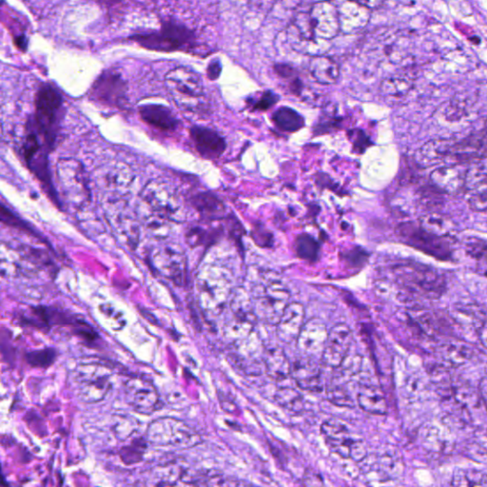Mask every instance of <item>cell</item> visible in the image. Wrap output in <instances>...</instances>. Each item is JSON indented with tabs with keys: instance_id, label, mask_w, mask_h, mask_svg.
<instances>
[{
	"instance_id": "cell-2",
	"label": "cell",
	"mask_w": 487,
	"mask_h": 487,
	"mask_svg": "<svg viewBox=\"0 0 487 487\" xmlns=\"http://www.w3.org/2000/svg\"><path fill=\"white\" fill-rule=\"evenodd\" d=\"M399 284L412 295L436 299L444 295L447 282L442 273L421 263H406L395 267Z\"/></svg>"
},
{
	"instance_id": "cell-21",
	"label": "cell",
	"mask_w": 487,
	"mask_h": 487,
	"mask_svg": "<svg viewBox=\"0 0 487 487\" xmlns=\"http://www.w3.org/2000/svg\"><path fill=\"white\" fill-rule=\"evenodd\" d=\"M263 365L267 375L277 382H283L291 376V362L284 350L277 347L264 350Z\"/></svg>"
},
{
	"instance_id": "cell-5",
	"label": "cell",
	"mask_w": 487,
	"mask_h": 487,
	"mask_svg": "<svg viewBox=\"0 0 487 487\" xmlns=\"http://www.w3.org/2000/svg\"><path fill=\"white\" fill-rule=\"evenodd\" d=\"M131 40L149 50L174 51L190 45L193 33L185 26L167 22L158 32L133 35Z\"/></svg>"
},
{
	"instance_id": "cell-12",
	"label": "cell",
	"mask_w": 487,
	"mask_h": 487,
	"mask_svg": "<svg viewBox=\"0 0 487 487\" xmlns=\"http://www.w3.org/2000/svg\"><path fill=\"white\" fill-rule=\"evenodd\" d=\"M468 169L463 164L437 167L430 174V182L443 193L459 195L465 192Z\"/></svg>"
},
{
	"instance_id": "cell-10",
	"label": "cell",
	"mask_w": 487,
	"mask_h": 487,
	"mask_svg": "<svg viewBox=\"0 0 487 487\" xmlns=\"http://www.w3.org/2000/svg\"><path fill=\"white\" fill-rule=\"evenodd\" d=\"M311 27L318 40H331L341 32L338 8L331 2L314 4L308 12Z\"/></svg>"
},
{
	"instance_id": "cell-44",
	"label": "cell",
	"mask_w": 487,
	"mask_h": 487,
	"mask_svg": "<svg viewBox=\"0 0 487 487\" xmlns=\"http://www.w3.org/2000/svg\"><path fill=\"white\" fill-rule=\"evenodd\" d=\"M469 41H471V42L475 44V45H478V44L481 43L480 38L478 37L470 38H469Z\"/></svg>"
},
{
	"instance_id": "cell-37",
	"label": "cell",
	"mask_w": 487,
	"mask_h": 487,
	"mask_svg": "<svg viewBox=\"0 0 487 487\" xmlns=\"http://www.w3.org/2000/svg\"><path fill=\"white\" fill-rule=\"evenodd\" d=\"M342 258L352 267H360L367 262L368 254L361 249H354L342 255Z\"/></svg>"
},
{
	"instance_id": "cell-35",
	"label": "cell",
	"mask_w": 487,
	"mask_h": 487,
	"mask_svg": "<svg viewBox=\"0 0 487 487\" xmlns=\"http://www.w3.org/2000/svg\"><path fill=\"white\" fill-rule=\"evenodd\" d=\"M56 358V352L53 349L35 350L27 353L25 356L28 364L35 368H47L53 365Z\"/></svg>"
},
{
	"instance_id": "cell-40",
	"label": "cell",
	"mask_w": 487,
	"mask_h": 487,
	"mask_svg": "<svg viewBox=\"0 0 487 487\" xmlns=\"http://www.w3.org/2000/svg\"><path fill=\"white\" fill-rule=\"evenodd\" d=\"M349 1L355 2V3L368 8L370 10H374L383 6L386 0H349Z\"/></svg>"
},
{
	"instance_id": "cell-34",
	"label": "cell",
	"mask_w": 487,
	"mask_h": 487,
	"mask_svg": "<svg viewBox=\"0 0 487 487\" xmlns=\"http://www.w3.org/2000/svg\"><path fill=\"white\" fill-rule=\"evenodd\" d=\"M443 192L438 190L434 185H422L418 192L419 205L427 210L431 211L432 208H438L442 205Z\"/></svg>"
},
{
	"instance_id": "cell-31",
	"label": "cell",
	"mask_w": 487,
	"mask_h": 487,
	"mask_svg": "<svg viewBox=\"0 0 487 487\" xmlns=\"http://www.w3.org/2000/svg\"><path fill=\"white\" fill-rule=\"evenodd\" d=\"M413 83L404 77H389L381 85V91L388 97H403L411 92Z\"/></svg>"
},
{
	"instance_id": "cell-13",
	"label": "cell",
	"mask_w": 487,
	"mask_h": 487,
	"mask_svg": "<svg viewBox=\"0 0 487 487\" xmlns=\"http://www.w3.org/2000/svg\"><path fill=\"white\" fill-rule=\"evenodd\" d=\"M329 331L326 324L319 319L313 318L305 322L296 342L297 347L308 356L321 355L326 345Z\"/></svg>"
},
{
	"instance_id": "cell-28",
	"label": "cell",
	"mask_w": 487,
	"mask_h": 487,
	"mask_svg": "<svg viewBox=\"0 0 487 487\" xmlns=\"http://www.w3.org/2000/svg\"><path fill=\"white\" fill-rule=\"evenodd\" d=\"M274 398L279 406L288 411L301 412L304 408L302 394L290 386H281L275 393Z\"/></svg>"
},
{
	"instance_id": "cell-25",
	"label": "cell",
	"mask_w": 487,
	"mask_h": 487,
	"mask_svg": "<svg viewBox=\"0 0 487 487\" xmlns=\"http://www.w3.org/2000/svg\"><path fill=\"white\" fill-rule=\"evenodd\" d=\"M272 122L279 130L286 133H295L305 125V120L295 110L281 107L272 115Z\"/></svg>"
},
{
	"instance_id": "cell-38",
	"label": "cell",
	"mask_w": 487,
	"mask_h": 487,
	"mask_svg": "<svg viewBox=\"0 0 487 487\" xmlns=\"http://www.w3.org/2000/svg\"><path fill=\"white\" fill-rule=\"evenodd\" d=\"M278 101V97L276 94H273L272 92H265L264 94L262 95L261 99L257 100L256 103L254 104V109L259 110H269L270 107H272Z\"/></svg>"
},
{
	"instance_id": "cell-15",
	"label": "cell",
	"mask_w": 487,
	"mask_h": 487,
	"mask_svg": "<svg viewBox=\"0 0 487 487\" xmlns=\"http://www.w3.org/2000/svg\"><path fill=\"white\" fill-rule=\"evenodd\" d=\"M453 143L451 139H433L418 149L415 156L417 166L427 169L450 160Z\"/></svg>"
},
{
	"instance_id": "cell-14",
	"label": "cell",
	"mask_w": 487,
	"mask_h": 487,
	"mask_svg": "<svg viewBox=\"0 0 487 487\" xmlns=\"http://www.w3.org/2000/svg\"><path fill=\"white\" fill-rule=\"evenodd\" d=\"M305 317L306 311L302 304H288L276 324L278 338L287 344L296 341L305 324Z\"/></svg>"
},
{
	"instance_id": "cell-23",
	"label": "cell",
	"mask_w": 487,
	"mask_h": 487,
	"mask_svg": "<svg viewBox=\"0 0 487 487\" xmlns=\"http://www.w3.org/2000/svg\"><path fill=\"white\" fill-rule=\"evenodd\" d=\"M309 73L321 84H333L338 81L340 66L338 61L331 56H315L308 66Z\"/></svg>"
},
{
	"instance_id": "cell-39",
	"label": "cell",
	"mask_w": 487,
	"mask_h": 487,
	"mask_svg": "<svg viewBox=\"0 0 487 487\" xmlns=\"http://www.w3.org/2000/svg\"><path fill=\"white\" fill-rule=\"evenodd\" d=\"M352 135L353 136L352 140L354 143L355 149H360L361 151H365V149L370 146V138L365 135L364 131L353 130L352 131Z\"/></svg>"
},
{
	"instance_id": "cell-42",
	"label": "cell",
	"mask_w": 487,
	"mask_h": 487,
	"mask_svg": "<svg viewBox=\"0 0 487 487\" xmlns=\"http://www.w3.org/2000/svg\"><path fill=\"white\" fill-rule=\"evenodd\" d=\"M479 391H480L481 400L483 402L487 411V378L481 379L480 385H479Z\"/></svg>"
},
{
	"instance_id": "cell-30",
	"label": "cell",
	"mask_w": 487,
	"mask_h": 487,
	"mask_svg": "<svg viewBox=\"0 0 487 487\" xmlns=\"http://www.w3.org/2000/svg\"><path fill=\"white\" fill-rule=\"evenodd\" d=\"M320 245L308 234H303L296 240V252L300 258L309 262H315L318 259Z\"/></svg>"
},
{
	"instance_id": "cell-8",
	"label": "cell",
	"mask_w": 487,
	"mask_h": 487,
	"mask_svg": "<svg viewBox=\"0 0 487 487\" xmlns=\"http://www.w3.org/2000/svg\"><path fill=\"white\" fill-rule=\"evenodd\" d=\"M353 342L352 329L345 324H337L329 331V336L321 362L324 365L335 370L342 364L345 358L349 356L350 347Z\"/></svg>"
},
{
	"instance_id": "cell-32",
	"label": "cell",
	"mask_w": 487,
	"mask_h": 487,
	"mask_svg": "<svg viewBox=\"0 0 487 487\" xmlns=\"http://www.w3.org/2000/svg\"><path fill=\"white\" fill-rule=\"evenodd\" d=\"M466 254L480 263L484 274L487 276V243L483 239L470 237L465 242Z\"/></svg>"
},
{
	"instance_id": "cell-9",
	"label": "cell",
	"mask_w": 487,
	"mask_h": 487,
	"mask_svg": "<svg viewBox=\"0 0 487 487\" xmlns=\"http://www.w3.org/2000/svg\"><path fill=\"white\" fill-rule=\"evenodd\" d=\"M323 363L315 357H299L291 363V377L296 386L309 393H320L324 389Z\"/></svg>"
},
{
	"instance_id": "cell-3",
	"label": "cell",
	"mask_w": 487,
	"mask_h": 487,
	"mask_svg": "<svg viewBox=\"0 0 487 487\" xmlns=\"http://www.w3.org/2000/svg\"><path fill=\"white\" fill-rule=\"evenodd\" d=\"M398 234L404 243L435 258L448 261L452 257V237L438 236L422 229L419 223L402 224Z\"/></svg>"
},
{
	"instance_id": "cell-18",
	"label": "cell",
	"mask_w": 487,
	"mask_h": 487,
	"mask_svg": "<svg viewBox=\"0 0 487 487\" xmlns=\"http://www.w3.org/2000/svg\"><path fill=\"white\" fill-rule=\"evenodd\" d=\"M190 138L198 153L205 158H217L225 151V139L211 129L195 126L190 129Z\"/></svg>"
},
{
	"instance_id": "cell-29",
	"label": "cell",
	"mask_w": 487,
	"mask_h": 487,
	"mask_svg": "<svg viewBox=\"0 0 487 487\" xmlns=\"http://www.w3.org/2000/svg\"><path fill=\"white\" fill-rule=\"evenodd\" d=\"M451 486H487V474L474 469H458L453 474Z\"/></svg>"
},
{
	"instance_id": "cell-22",
	"label": "cell",
	"mask_w": 487,
	"mask_h": 487,
	"mask_svg": "<svg viewBox=\"0 0 487 487\" xmlns=\"http://www.w3.org/2000/svg\"><path fill=\"white\" fill-rule=\"evenodd\" d=\"M141 117L149 125L164 131H174L179 126V120L172 110L161 105H146L140 108Z\"/></svg>"
},
{
	"instance_id": "cell-19",
	"label": "cell",
	"mask_w": 487,
	"mask_h": 487,
	"mask_svg": "<svg viewBox=\"0 0 487 487\" xmlns=\"http://www.w3.org/2000/svg\"><path fill=\"white\" fill-rule=\"evenodd\" d=\"M338 8L341 32L354 33L364 29L370 19V11L355 2L345 0Z\"/></svg>"
},
{
	"instance_id": "cell-33",
	"label": "cell",
	"mask_w": 487,
	"mask_h": 487,
	"mask_svg": "<svg viewBox=\"0 0 487 487\" xmlns=\"http://www.w3.org/2000/svg\"><path fill=\"white\" fill-rule=\"evenodd\" d=\"M470 349L465 347H459V345H445L439 350L440 357L445 361L447 364L458 367L462 365L470 358Z\"/></svg>"
},
{
	"instance_id": "cell-24",
	"label": "cell",
	"mask_w": 487,
	"mask_h": 487,
	"mask_svg": "<svg viewBox=\"0 0 487 487\" xmlns=\"http://www.w3.org/2000/svg\"><path fill=\"white\" fill-rule=\"evenodd\" d=\"M419 224L422 229L438 236L452 237L456 229V224L448 216L435 211L422 215Z\"/></svg>"
},
{
	"instance_id": "cell-41",
	"label": "cell",
	"mask_w": 487,
	"mask_h": 487,
	"mask_svg": "<svg viewBox=\"0 0 487 487\" xmlns=\"http://www.w3.org/2000/svg\"><path fill=\"white\" fill-rule=\"evenodd\" d=\"M221 71H222V67H221L220 62L217 60L211 62L208 68V76L211 81H215L220 76Z\"/></svg>"
},
{
	"instance_id": "cell-20",
	"label": "cell",
	"mask_w": 487,
	"mask_h": 487,
	"mask_svg": "<svg viewBox=\"0 0 487 487\" xmlns=\"http://www.w3.org/2000/svg\"><path fill=\"white\" fill-rule=\"evenodd\" d=\"M356 402L358 406L367 413L385 415L388 412L385 394L379 386L373 383H359Z\"/></svg>"
},
{
	"instance_id": "cell-16",
	"label": "cell",
	"mask_w": 487,
	"mask_h": 487,
	"mask_svg": "<svg viewBox=\"0 0 487 487\" xmlns=\"http://www.w3.org/2000/svg\"><path fill=\"white\" fill-rule=\"evenodd\" d=\"M128 402L136 411L149 413L156 409L158 396L151 383L141 380H130L125 386Z\"/></svg>"
},
{
	"instance_id": "cell-26",
	"label": "cell",
	"mask_w": 487,
	"mask_h": 487,
	"mask_svg": "<svg viewBox=\"0 0 487 487\" xmlns=\"http://www.w3.org/2000/svg\"><path fill=\"white\" fill-rule=\"evenodd\" d=\"M147 197L151 204L154 208L161 211L164 213H174L177 208L176 197L174 198V195H171V190L166 188L160 187V185H154V187L148 189Z\"/></svg>"
},
{
	"instance_id": "cell-7",
	"label": "cell",
	"mask_w": 487,
	"mask_h": 487,
	"mask_svg": "<svg viewBox=\"0 0 487 487\" xmlns=\"http://www.w3.org/2000/svg\"><path fill=\"white\" fill-rule=\"evenodd\" d=\"M74 382L82 400L92 403L101 401L110 389V376L99 365H85L77 370Z\"/></svg>"
},
{
	"instance_id": "cell-43",
	"label": "cell",
	"mask_w": 487,
	"mask_h": 487,
	"mask_svg": "<svg viewBox=\"0 0 487 487\" xmlns=\"http://www.w3.org/2000/svg\"><path fill=\"white\" fill-rule=\"evenodd\" d=\"M479 337H480L481 344H483L487 349V323L484 324V326L480 327Z\"/></svg>"
},
{
	"instance_id": "cell-27",
	"label": "cell",
	"mask_w": 487,
	"mask_h": 487,
	"mask_svg": "<svg viewBox=\"0 0 487 487\" xmlns=\"http://www.w3.org/2000/svg\"><path fill=\"white\" fill-rule=\"evenodd\" d=\"M74 164L60 163L59 165L58 176L60 179V184L65 188V192L69 195H74V193L86 192L85 183L81 172L77 169L76 172H74Z\"/></svg>"
},
{
	"instance_id": "cell-1",
	"label": "cell",
	"mask_w": 487,
	"mask_h": 487,
	"mask_svg": "<svg viewBox=\"0 0 487 487\" xmlns=\"http://www.w3.org/2000/svg\"><path fill=\"white\" fill-rule=\"evenodd\" d=\"M63 99L60 92L51 85H44L35 97V117L29 125L37 131L49 151L53 148L58 138Z\"/></svg>"
},
{
	"instance_id": "cell-6",
	"label": "cell",
	"mask_w": 487,
	"mask_h": 487,
	"mask_svg": "<svg viewBox=\"0 0 487 487\" xmlns=\"http://www.w3.org/2000/svg\"><path fill=\"white\" fill-rule=\"evenodd\" d=\"M288 300L290 293L287 288L280 283H270L252 299L255 315L265 323L276 326L285 308L290 304Z\"/></svg>"
},
{
	"instance_id": "cell-11",
	"label": "cell",
	"mask_w": 487,
	"mask_h": 487,
	"mask_svg": "<svg viewBox=\"0 0 487 487\" xmlns=\"http://www.w3.org/2000/svg\"><path fill=\"white\" fill-rule=\"evenodd\" d=\"M166 82L174 99H197L203 94V85L199 76L189 69H172L167 74Z\"/></svg>"
},
{
	"instance_id": "cell-17",
	"label": "cell",
	"mask_w": 487,
	"mask_h": 487,
	"mask_svg": "<svg viewBox=\"0 0 487 487\" xmlns=\"http://www.w3.org/2000/svg\"><path fill=\"white\" fill-rule=\"evenodd\" d=\"M125 92L126 83L122 77L115 73L102 74L92 87V97L107 104H119Z\"/></svg>"
},
{
	"instance_id": "cell-4",
	"label": "cell",
	"mask_w": 487,
	"mask_h": 487,
	"mask_svg": "<svg viewBox=\"0 0 487 487\" xmlns=\"http://www.w3.org/2000/svg\"><path fill=\"white\" fill-rule=\"evenodd\" d=\"M322 436L331 452L344 459H352L356 462L364 460L367 450L364 442L352 437L347 426L337 420L324 422L321 426Z\"/></svg>"
},
{
	"instance_id": "cell-36",
	"label": "cell",
	"mask_w": 487,
	"mask_h": 487,
	"mask_svg": "<svg viewBox=\"0 0 487 487\" xmlns=\"http://www.w3.org/2000/svg\"><path fill=\"white\" fill-rule=\"evenodd\" d=\"M192 204L197 211L204 213H215L221 211L222 204L213 195L208 193H199L192 198Z\"/></svg>"
}]
</instances>
